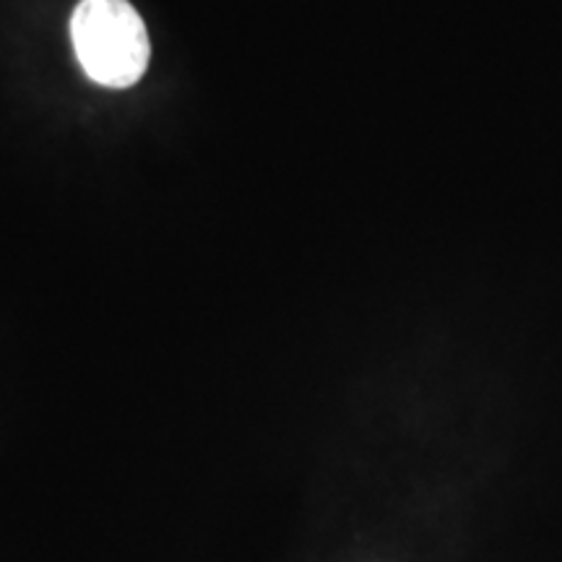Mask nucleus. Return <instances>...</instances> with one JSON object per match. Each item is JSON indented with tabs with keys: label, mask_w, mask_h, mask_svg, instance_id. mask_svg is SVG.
I'll list each match as a JSON object with an SVG mask.
<instances>
[{
	"label": "nucleus",
	"mask_w": 562,
	"mask_h": 562,
	"mask_svg": "<svg viewBox=\"0 0 562 562\" xmlns=\"http://www.w3.org/2000/svg\"><path fill=\"white\" fill-rule=\"evenodd\" d=\"M76 58L91 81L125 89L149 66V34L128 0H81L70 16Z\"/></svg>",
	"instance_id": "f257e3e1"
}]
</instances>
